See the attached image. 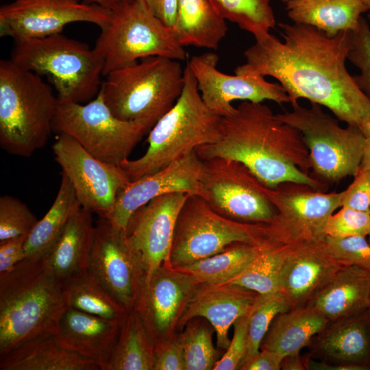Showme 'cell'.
Instances as JSON below:
<instances>
[{"mask_svg": "<svg viewBox=\"0 0 370 370\" xmlns=\"http://www.w3.org/2000/svg\"><path fill=\"white\" fill-rule=\"evenodd\" d=\"M283 40L269 34L244 52L236 75L271 76L284 88L292 106L299 99L329 109L339 121L365 134L370 123V100L346 67L351 32L335 36L310 25L278 23Z\"/></svg>", "mask_w": 370, "mask_h": 370, "instance_id": "6da1fadb", "label": "cell"}, {"mask_svg": "<svg viewBox=\"0 0 370 370\" xmlns=\"http://www.w3.org/2000/svg\"><path fill=\"white\" fill-rule=\"evenodd\" d=\"M195 151L201 160L238 161L269 188L286 182L322 191L328 186L309 174V153L300 132L262 103L243 101L222 117L219 140Z\"/></svg>", "mask_w": 370, "mask_h": 370, "instance_id": "7a4b0ae2", "label": "cell"}, {"mask_svg": "<svg viewBox=\"0 0 370 370\" xmlns=\"http://www.w3.org/2000/svg\"><path fill=\"white\" fill-rule=\"evenodd\" d=\"M68 307L63 282L43 258H25L0 274V354L57 329Z\"/></svg>", "mask_w": 370, "mask_h": 370, "instance_id": "3957f363", "label": "cell"}, {"mask_svg": "<svg viewBox=\"0 0 370 370\" xmlns=\"http://www.w3.org/2000/svg\"><path fill=\"white\" fill-rule=\"evenodd\" d=\"M184 79L182 91L175 104L148 132L145 154L119 164L131 182L166 167L198 147L219 140L222 116L203 101L188 63L184 69Z\"/></svg>", "mask_w": 370, "mask_h": 370, "instance_id": "277c9868", "label": "cell"}, {"mask_svg": "<svg viewBox=\"0 0 370 370\" xmlns=\"http://www.w3.org/2000/svg\"><path fill=\"white\" fill-rule=\"evenodd\" d=\"M58 100L36 73L10 60L0 61V145L7 153L29 157L52 131Z\"/></svg>", "mask_w": 370, "mask_h": 370, "instance_id": "5b68a950", "label": "cell"}, {"mask_svg": "<svg viewBox=\"0 0 370 370\" xmlns=\"http://www.w3.org/2000/svg\"><path fill=\"white\" fill-rule=\"evenodd\" d=\"M105 77L99 92L112 113L151 127L175 104L184 82L179 60L162 56L142 58Z\"/></svg>", "mask_w": 370, "mask_h": 370, "instance_id": "8992f818", "label": "cell"}, {"mask_svg": "<svg viewBox=\"0 0 370 370\" xmlns=\"http://www.w3.org/2000/svg\"><path fill=\"white\" fill-rule=\"evenodd\" d=\"M10 60L47 76L59 101L86 103L97 95L103 82V60L94 47L62 33L15 40Z\"/></svg>", "mask_w": 370, "mask_h": 370, "instance_id": "52a82bcc", "label": "cell"}, {"mask_svg": "<svg viewBox=\"0 0 370 370\" xmlns=\"http://www.w3.org/2000/svg\"><path fill=\"white\" fill-rule=\"evenodd\" d=\"M276 114L300 132L314 178L328 185L354 176L359 170L367 143L359 128L342 127L336 117L312 103L309 108L298 103L291 110Z\"/></svg>", "mask_w": 370, "mask_h": 370, "instance_id": "ba28073f", "label": "cell"}, {"mask_svg": "<svg viewBox=\"0 0 370 370\" xmlns=\"http://www.w3.org/2000/svg\"><path fill=\"white\" fill-rule=\"evenodd\" d=\"M94 49L103 60V76L149 56L184 60L187 54L171 29L148 10L143 0H133L112 10L111 17Z\"/></svg>", "mask_w": 370, "mask_h": 370, "instance_id": "9c48e42d", "label": "cell"}, {"mask_svg": "<svg viewBox=\"0 0 370 370\" xmlns=\"http://www.w3.org/2000/svg\"><path fill=\"white\" fill-rule=\"evenodd\" d=\"M151 129L144 122L116 117L100 92L86 103L58 101L52 123L53 132L70 136L95 158L116 165L128 159Z\"/></svg>", "mask_w": 370, "mask_h": 370, "instance_id": "30bf717a", "label": "cell"}, {"mask_svg": "<svg viewBox=\"0 0 370 370\" xmlns=\"http://www.w3.org/2000/svg\"><path fill=\"white\" fill-rule=\"evenodd\" d=\"M264 223H245L215 212L199 195H188L177 217L169 263L183 267L223 251L236 243L262 245Z\"/></svg>", "mask_w": 370, "mask_h": 370, "instance_id": "8fae6325", "label": "cell"}, {"mask_svg": "<svg viewBox=\"0 0 370 370\" xmlns=\"http://www.w3.org/2000/svg\"><path fill=\"white\" fill-rule=\"evenodd\" d=\"M267 193L276 214L264 223L265 239L285 246L322 242L327 221L341 207L343 196L342 191L325 193L295 182L267 187Z\"/></svg>", "mask_w": 370, "mask_h": 370, "instance_id": "7c38bea8", "label": "cell"}, {"mask_svg": "<svg viewBox=\"0 0 370 370\" xmlns=\"http://www.w3.org/2000/svg\"><path fill=\"white\" fill-rule=\"evenodd\" d=\"M202 197L221 215L241 222L271 221L276 210L266 186L243 163L226 158L203 160Z\"/></svg>", "mask_w": 370, "mask_h": 370, "instance_id": "4fadbf2b", "label": "cell"}, {"mask_svg": "<svg viewBox=\"0 0 370 370\" xmlns=\"http://www.w3.org/2000/svg\"><path fill=\"white\" fill-rule=\"evenodd\" d=\"M88 271L122 307L134 310L146 277L143 260L126 231L103 217L95 226Z\"/></svg>", "mask_w": 370, "mask_h": 370, "instance_id": "5bb4252c", "label": "cell"}, {"mask_svg": "<svg viewBox=\"0 0 370 370\" xmlns=\"http://www.w3.org/2000/svg\"><path fill=\"white\" fill-rule=\"evenodd\" d=\"M52 149L81 206L99 217L112 210L119 192L131 182L119 165L95 158L67 134H59Z\"/></svg>", "mask_w": 370, "mask_h": 370, "instance_id": "9a60e30c", "label": "cell"}, {"mask_svg": "<svg viewBox=\"0 0 370 370\" xmlns=\"http://www.w3.org/2000/svg\"><path fill=\"white\" fill-rule=\"evenodd\" d=\"M112 10L79 0H14L0 8V35L14 41L62 33L67 25L87 22L100 28Z\"/></svg>", "mask_w": 370, "mask_h": 370, "instance_id": "2e32d148", "label": "cell"}, {"mask_svg": "<svg viewBox=\"0 0 370 370\" xmlns=\"http://www.w3.org/2000/svg\"><path fill=\"white\" fill-rule=\"evenodd\" d=\"M198 284L193 275L170 263L162 265L144 282L134 310L154 344L174 335Z\"/></svg>", "mask_w": 370, "mask_h": 370, "instance_id": "e0dca14e", "label": "cell"}, {"mask_svg": "<svg viewBox=\"0 0 370 370\" xmlns=\"http://www.w3.org/2000/svg\"><path fill=\"white\" fill-rule=\"evenodd\" d=\"M218 61L215 53L206 52L187 62L203 101L217 114L222 117L231 114L236 108L231 103L234 100L290 103L288 95L280 84L269 82L260 75L225 74L217 69Z\"/></svg>", "mask_w": 370, "mask_h": 370, "instance_id": "ac0fdd59", "label": "cell"}, {"mask_svg": "<svg viewBox=\"0 0 370 370\" xmlns=\"http://www.w3.org/2000/svg\"><path fill=\"white\" fill-rule=\"evenodd\" d=\"M203 172V160L195 151L153 173L131 182L119 192L112 210L102 217L126 231L132 214L158 196L174 192L202 196Z\"/></svg>", "mask_w": 370, "mask_h": 370, "instance_id": "d6986e66", "label": "cell"}, {"mask_svg": "<svg viewBox=\"0 0 370 370\" xmlns=\"http://www.w3.org/2000/svg\"><path fill=\"white\" fill-rule=\"evenodd\" d=\"M188 195L174 192L158 196L138 208L130 217L126 234L141 254L147 281L162 265L169 263L179 212Z\"/></svg>", "mask_w": 370, "mask_h": 370, "instance_id": "ffe728a7", "label": "cell"}, {"mask_svg": "<svg viewBox=\"0 0 370 370\" xmlns=\"http://www.w3.org/2000/svg\"><path fill=\"white\" fill-rule=\"evenodd\" d=\"M258 295L234 284H198L177 328L184 327L195 318H204L216 332L217 346L226 350L230 342V327L251 310Z\"/></svg>", "mask_w": 370, "mask_h": 370, "instance_id": "44dd1931", "label": "cell"}, {"mask_svg": "<svg viewBox=\"0 0 370 370\" xmlns=\"http://www.w3.org/2000/svg\"><path fill=\"white\" fill-rule=\"evenodd\" d=\"M343 266L328 253L323 241L291 246L280 292L291 308L304 306Z\"/></svg>", "mask_w": 370, "mask_h": 370, "instance_id": "7402d4cb", "label": "cell"}, {"mask_svg": "<svg viewBox=\"0 0 370 370\" xmlns=\"http://www.w3.org/2000/svg\"><path fill=\"white\" fill-rule=\"evenodd\" d=\"M121 323L68 307L59 320L57 333L64 345L106 370Z\"/></svg>", "mask_w": 370, "mask_h": 370, "instance_id": "603a6c76", "label": "cell"}, {"mask_svg": "<svg viewBox=\"0 0 370 370\" xmlns=\"http://www.w3.org/2000/svg\"><path fill=\"white\" fill-rule=\"evenodd\" d=\"M0 369L102 370V367L64 345L54 329L0 354Z\"/></svg>", "mask_w": 370, "mask_h": 370, "instance_id": "cb8c5ba5", "label": "cell"}, {"mask_svg": "<svg viewBox=\"0 0 370 370\" xmlns=\"http://www.w3.org/2000/svg\"><path fill=\"white\" fill-rule=\"evenodd\" d=\"M329 322L370 308V271L343 265L306 305Z\"/></svg>", "mask_w": 370, "mask_h": 370, "instance_id": "d4e9b609", "label": "cell"}, {"mask_svg": "<svg viewBox=\"0 0 370 370\" xmlns=\"http://www.w3.org/2000/svg\"><path fill=\"white\" fill-rule=\"evenodd\" d=\"M314 338L318 351L336 363L370 369V308L328 323Z\"/></svg>", "mask_w": 370, "mask_h": 370, "instance_id": "484cf974", "label": "cell"}, {"mask_svg": "<svg viewBox=\"0 0 370 370\" xmlns=\"http://www.w3.org/2000/svg\"><path fill=\"white\" fill-rule=\"evenodd\" d=\"M92 213L79 205L43 260L62 281L88 271L95 226Z\"/></svg>", "mask_w": 370, "mask_h": 370, "instance_id": "4316f807", "label": "cell"}, {"mask_svg": "<svg viewBox=\"0 0 370 370\" xmlns=\"http://www.w3.org/2000/svg\"><path fill=\"white\" fill-rule=\"evenodd\" d=\"M286 10L296 23L313 26L328 36L352 32L369 8L362 0H289Z\"/></svg>", "mask_w": 370, "mask_h": 370, "instance_id": "83f0119b", "label": "cell"}, {"mask_svg": "<svg viewBox=\"0 0 370 370\" xmlns=\"http://www.w3.org/2000/svg\"><path fill=\"white\" fill-rule=\"evenodd\" d=\"M328 323L324 317L307 306L291 308L274 319L260 349L273 352L283 359L299 354Z\"/></svg>", "mask_w": 370, "mask_h": 370, "instance_id": "f1b7e54d", "label": "cell"}, {"mask_svg": "<svg viewBox=\"0 0 370 370\" xmlns=\"http://www.w3.org/2000/svg\"><path fill=\"white\" fill-rule=\"evenodd\" d=\"M172 31L184 47L217 49L227 27L210 0H178Z\"/></svg>", "mask_w": 370, "mask_h": 370, "instance_id": "f546056e", "label": "cell"}, {"mask_svg": "<svg viewBox=\"0 0 370 370\" xmlns=\"http://www.w3.org/2000/svg\"><path fill=\"white\" fill-rule=\"evenodd\" d=\"M79 205L70 180L62 173L60 187L52 206L27 237L25 258H43L56 242L71 214Z\"/></svg>", "mask_w": 370, "mask_h": 370, "instance_id": "4dcf8cb0", "label": "cell"}, {"mask_svg": "<svg viewBox=\"0 0 370 370\" xmlns=\"http://www.w3.org/2000/svg\"><path fill=\"white\" fill-rule=\"evenodd\" d=\"M155 344L141 319L128 312L106 370H153Z\"/></svg>", "mask_w": 370, "mask_h": 370, "instance_id": "1f68e13d", "label": "cell"}, {"mask_svg": "<svg viewBox=\"0 0 370 370\" xmlns=\"http://www.w3.org/2000/svg\"><path fill=\"white\" fill-rule=\"evenodd\" d=\"M263 244L236 243L220 253L176 269L190 274L199 284L227 283L256 258Z\"/></svg>", "mask_w": 370, "mask_h": 370, "instance_id": "d6a6232c", "label": "cell"}, {"mask_svg": "<svg viewBox=\"0 0 370 370\" xmlns=\"http://www.w3.org/2000/svg\"><path fill=\"white\" fill-rule=\"evenodd\" d=\"M62 282L69 307L121 323L125 319L129 311L88 271Z\"/></svg>", "mask_w": 370, "mask_h": 370, "instance_id": "836d02e7", "label": "cell"}, {"mask_svg": "<svg viewBox=\"0 0 370 370\" xmlns=\"http://www.w3.org/2000/svg\"><path fill=\"white\" fill-rule=\"evenodd\" d=\"M291 247L266 241L256 258L227 283L259 295L280 292L283 267Z\"/></svg>", "mask_w": 370, "mask_h": 370, "instance_id": "e575fe53", "label": "cell"}, {"mask_svg": "<svg viewBox=\"0 0 370 370\" xmlns=\"http://www.w3.org/2000/svg\"><path fill=\"white\" fill-rule=\"evenodd\" d=\"M225 19L251 34L256 40L262 39L276 25L271 0H210Z\"/></svg>", "mask_w": 370, "mask_h": 370, "instance_id": "d590c367", "label": "cell"}, {"mask_svg": "<svg viewBox=\"0 0 370 370\" xmlns=\"http://www.w3.org/2000/svg\"><path fill=\"white\" fill-rule=\"evenodd\" d=\"M290 309L291 306L289 302L281 292L258 295L251 311L247 352L243 362L259 352L262 341L274 319Z\"/></svg>", "mask_w": 370, "mask_h": 370, "instance_id": "8d00e7d4", "label": "cell"}, {"mask_svg": "<svg viewBox=\"0 0 370 370\" xmlns=\"http://www.w3.org/2000/svg\"><path fill=\"white\" fill-rule=\"evenodd\" d=\"M186 325L185 330L178 336L184 349L186 370L213 369L218 354L212 343L210 328L200 323Z\"/></svg>", "mask_w": 370, "mask_h": 370, "instance_id": "74e56055", "label": "cell"}, {"mask_svg": "<svg viewBox=\"0 0 370 370\" xmlns=\"http://www.w3.org/2000/svg\"><path fill=\"white\" fill-rule=\"evenodd\" d=\"M38 221L27 206L18 198L8 195L0 197V242L19 236H28Z\"/></svg>", "mask_w": 370, "mask_h": 370, "instance_id": "f35d334b", "label": "cell"}, {"mask_svg": "<svg viewBox=\"0 0 370 370\" xmlns=\"http://www.w3.org/2000/svg\"><path fill=\"white\" fill-rule=\"evenodd\" d=\"M347 58L359 69V75H352L353 78L358 88L370 100V26L363 17L357 29L351 32Z\"/></svg>", "mask_w": 370, "mask_h": 370, "instance_id": "ab89813d", "label": "cell"}, {"mask_svg": "<svg viewBox=\"0 0 370 370\" xmlns=\"http://www.w3.org/2000/svg\"><path fill=\"white\" fill-rule=\"evenodd\" d=\"M323 245L328 253L343 265L370 271V243L365 236L335 238L325 236Z\"/></svg>", "mask_w": 370, "mask_h": 370, "instance_id": "60d3db41", "label": "cell"}, {"mask_svg": "<svg viewBox=\"0 0 370 370\" xmlns=\"http://www.w3.org/2000/svg\"><path fill=\"white\" fill-rule=\"evenodd\" d=\"M369 233L370 212L345 206L330 216L325 227V236L335 238L367 237Z\"/></svg>", "mask_w": 370, "mask_h": 370, "instance_id": "b9f144b4", "label": "cell"}, {"mask_svg": "<svg viewBox=\"0 0 370 370\" xmlns=\"http://www.w3.org/2000/svg\"><path fill=\"white\" fill-rule=\"evenodd\" d=\"M251 310L234 323V335L223 356L213 370H234L240 368L247 352L248 327Z\"/></svg>", "mask_w": 370, "mask_h": 370, "instance_id": "7bdbcfd3", "label": "cell"}, {"mask_svg": "<svg viewBox=\"0 0 370 370\" xmlns=\"http://www.w3.org/2000/svg\"><path fill=\"white\" fill-rule=\"evenodd\" d=\"M342 191L341 206L370 212V171L360 169Z\"/></svg>", "mask_w": 370, "mask_h": 370, "instance_id": "ee69618b", "label": "cell"}, {"mask_svg": "<svg viewBox=\"0 0 370 370\" xmlns=\"http://www.w3.org/2000/svg\"><path fill=\"white\" fill-rule=\"evenodd\" d=\"M153 370H186L184 354L178 336L155 344Z\"/></svg>", "mask_w": 370, "mask_h": 370, "instance_id": "f6af8a7d", "label": "cell"}, {"mask_svg": "<svg viewBox=\"0 0 370 370\" xmlns=\"http://www.w3.org/2000/svg\"><path fill=\"white\" fill-rule=\"evenodd\" d=\"M27 236H19L0 242V274L13 269L25 257Z\"/></svg>", "mask_w": 370, "mask_h": 370, "instance_id": "bcb514c9", "label": "cell"}, {"mask_svg": "<svg viewBox=\"0 0 370 370\" xmlns=\"http://www.w3.org/2000/svg\"><path fill=\"white\" fill-rule=\"evenodd\" d=\"M283 358L278 354L260 349L255 356L246 359L239 369L243 370H279Z\"/></svg>", "mask_w": 370, "mask_h": 370, "instance_id": "7dc6e473", "label": "cell"}, {"mask_svg": "<svg viewBox=\"0 0 370 370\" xmlns=\"http://www.w3.org/2000/svg\"><path fill=\"white\" fill-rule=\"evenodd\" d=\"M151 13L164 25L173 29L178 0H143Z\"/></svg>", "mask_w": 370, "mask_h": 370, "instance_id": "c3c4849f", "label": "cell"}, {"mask_svg": "<svg viewBox=\"0 0 370 370\" xmlns=\"http://www.w3.org/2000/svg\"><path fill=\"white\" fill-rule=\"evenodd\" d=\"M306 369L312 370H363L362 368L356 365L338 364H328L325 362L315 361L311 358L306 360Z\"/></svg>", "mask_w": 370, "mask_h": 370, "instance_id": "681fc988", "label": "cell"}, {"mask_svg": "<svg viewBox=\"0 0 370 370\" xmlns=\"http://www.w3.org/2000/svg\"><path fill=\"white\" fill-rule=\"evenodd\" d=\"M290 370L305 369V365L301 360L299 354L285 357L282 362L281 369Z\"/></svg>", "mask_w": 370, "mask_h": 370, "instance_id": "f907efd6", "label": "cell"}, {"mask_svg": "<svg viewBox=\"0 0 370 370\" xmlns=\"http://www.w3.org/2000/svg\"><path fill=\"white\" fill-rule=\"evenodd\" d=\"M133 0H83L87 4L97 5L103 8L113 10L115 8Z\"/></svg>", "mask_w": 370, "mask_h": 370, "instance_id": "816d5d0a", "label": "cell"}, {"mask_svg": "<svg viewBox=\"0 0 370 370\" xmlns=\"http://www.w3.org/2000/svg\"><path fill=\"white\" fill-rule=\"evenodd\" d=\"M360 169L370 171V142L367 140Z\"/></svg>", "mask_w": 370, "mask_h": 370, "instance_id": "f5cc1de1", "label": "cell"}, {"mask_svg": "<svg viewBox=\"0 0 370 370\" xmlns=\"http://www.w3.org/2000/svg\"><path fill=\"white\" fill-rule=\"evenodd\" d=\"M365 136L367 138V140L370 142V123H369V125L367 128V130H366L365 133Z\"/></svg>", "mask_w": 370, "mask_h": 370, "instance_id": "db71d44e", "label": "cell"}, {"mask_svg": "<svg viewBox=\"0 0 370 370\" xmlns=\"http://www.w3.org/2000/svg\"><path fill=\"white\" fill-rule=\"evenodd\" d=\"M365 5L369 8V10L370 9V0H362Z\"/></svg>", "mask_w": 370, "mask_h": 370, "instance_id": "11a10c76", "label": "cell"}, {"mask_svg": "<svg viewBox=\"0 0 370 370\" xmlns=\"http://www.w3.org/2000/svg\"><path fill=\"white\" fill-rule=\"evenodd\" d=\"M368 18L370 21V9L369 10Z\"/></svg>", "mask_w": 370, "mask_h": 370, "instance_id": "9f6ffc18", "label": "cell"}, {"mask_svg": "<svg viewBox=\"0 0 370 370\" xmlns=\"http://www.w3.org/2000/svg\"><path fill=\"white\" fill-rule=\"evenodd\" d=\"M367 239H368L369 242L370 243V233H369V234L368 235V238H367Z\"/></svg>", "mask_w": 370, "mask_h": 370, "instance_id": "6f0895ef", "label": "cell"}, {"mask_svg": "<svg viewBox=\"0 0 370 370\" xmlns=\"http://www.w3.org/2000/svg\"><path fill=\"white\" fill-rule=\"evenodd\" d=\"M288 1H289V0H282V1L283 3H286Z\"/></svg>", "mask_w": 370, "mask_h": 370, "instance_id": "680465c9", "label": "cell"}]
</instances>
